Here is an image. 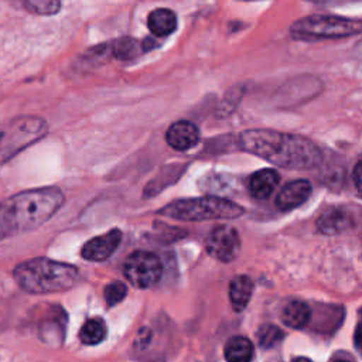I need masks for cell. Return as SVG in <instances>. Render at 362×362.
Here are the masks:
<instances>
[{"label": "cell", "mask_w": 362, "mask_h": 362, "mask_svg": "<svg viewBox=\"0 0 362 362\" xmlns=\"http://www.w3.org/2000/svg\"><path fill=\"white\" fill-rule=\"evenodd\" d=\"M291 362H313V361L308 359L307 356H297V358H294Z\"/></svg>", "instance_id": "cell-25"}, {"label": "cell", "mask_w": 362, "mask_h": 362, "mask_svg": "<svg viewBox=\"0 0 362 362\" xmlns=\"http://www.w3.org/2000/svg\"><path fill=\"white\" fill-rule=\"evenodd\" d=\"M315 226L320 233L327 236H334L354 228L355 216L348 206L332 205L318 216Z\"/></svg>", "instance_id": "cell-9"}, {"label": "cell", "mask_w": 362, "mask_h": 362, "mask_svg": "<svg viewBox=\"0 0 362 362\" xmlns=\"http://www.w3.org/2000/svg\"><path fill=\"white\" fill-rule=\"evenodd\" d=\"M147 27L156 37H165L177 28V14L170 8H156L147 17Z\"/></svg>", "instance_id": "cell-14"}, {"label": "cell", "mask_w": 362, "mask_h": 362, "mask_svg": "<svg viewBox=\"0 0 362 362\" xmlns=\"http://www.w3.org/2000/svg\"><path fill=\"white\" fill-rule=\"evenodd\" d=\"M223 354L226 362H252L255 348L246 337L236 335L226 341Z\"/></svg>", "instance_id": "cell-17"}, {"label": "cell", "mask_w": 362, "mask_h": 362, "mask_svg": "<svg viewBox=\"0 0 362 362\" xmlns=\"http://www.w3.org/2000/svg\"><path fill=\"white\" fill-rule=\"evenodd\" d=\"M335 362H351V361H348V359H338V361H335Z\"/></svg>", "instance_id": "cell-27"}, {"label": "cell", "mask_w": 362, "mask_h": 362, "mask_svg": "<svg viewBox=\"0 0 362 362\" xmlns=\"http://www.w3.org/2000/svg\"><path fill=\"white\" fill-rule=\"evenodd\" d=\"M359 161L355 164V168H354V182H355V187L356 189H359Z\"/></svg>", "instance_id": "cell-24"}, {"label": "cell", "mask_w": 362, "mask_h": 362, "mask_svg": "<svg viewBox=\"0 0 362 362\" xmlns=\"http://www.w3.org/2000/svg\"><path fill=\"white\" fill-rule=\"evenodd\" d=\"M206 253L222 262L229 263L235 260L240 252V238L235 228L229 225H218L205 239Z\"/></svg>", "instance_id": "cell-8"}, {"label": "cell", "mask_w": 362, "mask_h": 362, "mask_svg": "<svg viewBox=\"0 0 362 362\" xmlns=\"http://www.w3.org/2000/svg\"><path fill=\"white\" fill-rule=\"evenodd\" d=\"M127 294V286L123 281H110L105 290H103V297L107 303V305H116L119 304Z\"/></svg>", "instance_id": "cell-22"}, {"label": "cell", "mask_w": 362, "mask_h": 362, "mask_svg": "<svg viewBox=\"0 0 362 362\" xmlns=\"http://www.w3.org/2000/svg\"><path fill=\"white\" fill-rule=\"evenodd\" d=\"M361 21L332 14H311L294 21L290 34L296 40H331L356 35L361 33Z\"/></svg>", "instance_id": "cell-5"}, {"label": "cell", "mask_w": 362, "mask_h": 362, "mask_svg": "<svg viewBox=\"0 0 362 362\" xmlns=\"http://www.w3.org/2000/svg\"><path fill=\"white\" fill-rule=\"evenodd\" d=\"M311 315H313L311 308L305 301L293 300L283 308L281 320L287 327L300 329L310 322Z\"/></svg>", "instance_id": "cell-16"}, {"label": "cell", "mask_w": 362, "mask_h": 362, "mask_svg": "<svg viewBox=\"0 0 362 362\" xmlns=\"http://www.w3.org/2000/svg\"><path fill=\"white\" fill-rule=\"evenodd\" d=\"M358 338H359V327H358L356 331H355V346H356V348H359V341H358Z\"/></svg>", "instance_id": "cell-26"}, {"label": "cell", "mask_w": 362, "mask_h": 362, "mask_svg": "<svg viewBox=\"0 0 362 362\" xmlns=\"http://www.w3.org/2000/svg\"><path fill=\"white\" fill-rule=\"evenodd\" d=\"M110 47V55L116 59H132L134 57H137L143 48H141V42H139L136 38L133 37H122L119 40H116L115 42H112Z\"/></svg>", "instance_id": "cell-19"}, {"label": "cell", "mask_w": 362, "mask_h": 362, "mask_svg": "<svg viewBox=\"0 0 362 362\" xmlns=\"http://www.w3.org/2000/svg\"><path fill=\"white\" fill-rule=\"evenodd\" d=\"M239 148L287 170H314L322 163V151L307 137L272 129L243 130Z\"/></svg>", "instance_id": "cell-1"}, {"label": "cell", "mask_w": 362, "mask_h": 362, "mask_svg": "<svg viewBox=\"0 0 362 362\" xmlns=\"http://www.w3.org/2000/svg\"><path fill=\"white\" fill-rule=\"evenodd\" d=\"M123 273L134 287L148 288L161 279L163 264L157 255L147 250H134L127 256Z\"/></svg>", "instance_id": "cell-7"}, {"label": "cell", "mask_w": 362, "mask_h": 362, "mask_svg": "<svg viewBox=\"0 0 362 362\" xmlns=\"http://www.w3.org/2000/svg\"><path fill=\"white\" fill-rule=\"evenodd\" d=\"M165 141L178 151H185L199 141V130L189 120H178L165 132Z\"/></svg>", "instance_id": "cell-12"}, {"label": "cell", "mask_w": 362, "mask_h": 362, "mask_svg": "<svg viewBox=\"0 0 362 362\" xmlns=\"http://www.w3.org/2000/svg\"><path fill=\"white\" fill-rule=\"evenodd\" d=\"M8 235H11V229H10V225L4 215V211L0 205V239H3L4 236H8Z\"/></svg>", "instance_id": "cell-23"}, {"label": "cell", "mask_w": 362, "mask_h": 362, "mask_svg": "<svg viewBox=\"0 0 362 362\" xmlns=\"http://www.w3.org/2000/svg\"><path fill=\"white\" fill-rule=\"evenodd\" d=\"M243 212L245 208L239 204L209 195L173 201L158 209L157 214L184 222H204L215 219H235L242 216Z\"/></svg>", "instance_id": "cell-4"}, {"label": "cell", "mask_w": 362, "mask_h": 362, "mask_svg": "<svg viewBox=\"0 0 362 362\" xmlns=\"http://www.w3.org/2000/svg\"><path fill=\"white\" fill-rule=\"evenodd\" d=\"M65 197L59 188L44 187L18 192L4 202L1 208L11 233L24 232L45 223L62 205Z\"/></svg>", "instance_id": "cell-2"}, {"label": "cell", "mask_w": 362, "mask_h": 362, "mask_svg": "<svg viewBox=\"0 0 362 362\" xmlns=\"http://www.w3.org/2000/svg\"><path fill=\"white\" fill-rule=\"evenodd\" d=\"M313 187L308 180H294L287 182L277 194L274 204L280 211H291L303 205L311 195Z\"/></svg>", "instance_id": "cell-11"}, {"label": "cell", "mask_w": 362, "mask_h": 362, "mask_svg": "<svg viewBox=\"0 0 362 362\" xmlns=\"http://www.w3.org/2000/svg\"><path fill=\"white\" fill-rule=\"evenodd\" d=\"M122 238H123V233L120 229H112L103 235L89 239L82 246L81 255L83 259L89 262L106 260L119 247Z\"/></svg>", "instance_id": "cell-10"}, {"label": "cell", "mask_w": 362, "mask_h": 362, "mask_svg": "<svg viewBox=\"0 0 362 362\" xmlns=\"http://www.w3.org/2000/svg\"><path fill=\"white\" fill-rule=\"evenodd\" d=\"M47 133V123L34 116L11 120L0 129V164Z\"/></svg>", "instance_id": "cell-6"}, {"label": "cell", "mask_w": 362, "mask_h": 362, "mask_svg": "<svg viewBox=\"0 0 362 362\" xmlns=\"http://www.w3.org/2000/svg\"><path fill=\"white\" fill-rule=\"evenodd\" d=\"M61 3L55 0H35V1H25L24 7L34 13V14H41V16H51L57 14L61 8Z\"/></svg>", "instance_id": "cell-21"}, {"label": "cell", "mask_w": 362, "mask_h": 362, "mask_svg": "<svg viewBox=\"0 0 362 362\" xmlns=\"http://www.w3.org/2000/svg\"><path fill=\"white\" fill-rule=\"evenodd\" d=\"M257 342L262 348H272L276 346L284 337V332L272 324H264L257 329Z\"/></svg>", "instance_id": "cell-20"}, {"label": "cell", "mask_w": 362, "mask_h": 362, "mask_svg": "<svg viewBox=\"0 0 362 362\" xmlns=\"http://www.w3.org/2000/svg\"><path fill=\"white\" fill-rule=\"evenodd\" d=\"M13 277L27 293L48 294L74 287L78 281L79 270L68 263L35 257L17 264Z\"/></svg>", "instance_id": "cell-3"}, {"label": "cell", "mask_w": 362, "mask_h": 362, "mask_svg": "<svg viewBox=\"0 0 362 362\" xmlns=\"http://www.w3.org/2000/svg\"><path fill=\"white\" fill-rule=\"evenodd\" d=\"M107 334L106 324L102 318L93 317L89 318L79 331V339L85 345H96L105 339Z\"/></svg>", "instance_id": "cell-18"}, {"label": "cell", "mask_w": 362, "mask_h": 362, "mask_svg": "<svg viewBox=\"0 0 362 362\" xmlns=\"http://www.w3.org/2000/svg\"><path fill=\"white\" fill-rule=\"evenodd\" d=\"M280 174L272 168H263L253 173L247 180L249 194L256 199H266L279 185Z\"/></svg>", "instance_id": "cell-13"}, {"label": "cell", "mask_w": 362, "mask_h": 362, "mask_svg": "<svg viewBox=\"0 0 362 362\" xmlns=\"http://www.w3.org/2000/svg\"><path fill=\"white\" fill-rule=\"evenodd\" d=\"M253 293V281L245 274L235 276L229 283V298L233 310L240 313L247 305Z\"/></svg>", "instance_id": "cell-15"}]
</instances>
